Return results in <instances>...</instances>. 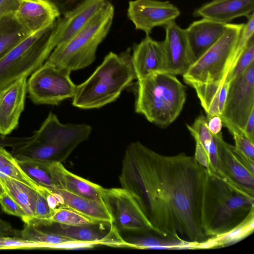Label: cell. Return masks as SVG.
<instances>
[{"mask_svg": "<svg viewBox=\"0 0 254 254\" xmlns=\"http://www.w3.org/2000/svg\"><path fill=\"white\" fill-rule=\"evenodd\" d=\"M205 173L194 156L164 155L136 141L126 148L119 181L134 197L153 232L195 249L210 238L200 221Z\"/></svg>", "mask_w": 254, "mask_h": 254, "instance_id": "6da1fadb", "label": "cell"}, {"mask_svg": "<svg viewBox=\"0 0 254 254\" xmlns=\"http://www.w3.org/2000/svg\"><path fill=\"white\" fill-rule=\"evenodd\" d=\"M200 221L208 237L229 232L254 215V195L225 178L205 169L202 185Z\"/></svg>", "mask_w": 254, "mask_h": 254, "instance_id": "7a4b0ae2", "label": "cell"}, {"mask_svg": "<svg viewBox=\"0 0 254 254\" xmlns=\"http://www.w3.org/2000/svg\"><path fill=\"white\" fill-rule=\"evenodd\" d=\"M92 131L87 124L62 123L50 112L39 128L25 142L12 148L11 154L17 160L62 163L88 139Z\"/></svg>", "mask_w": 254, "mask_h": 254, "instance_id": "3957f363", "label": "cell"}, {"mask_svg": "<svg viewBox=\"0 0 254 254\" xmlns=\"http://www.w3.org/2000/svg\"><path fill=\"white\" fill-rule=\"evenodd\" d=\"M131 54L130 48L119 55L109 53L93 73L76 85L72 105L82 109H99L116 100L136 79Z\"/></svg>", "mask_w": 254, "mask_h": 254, "instance_id": "277c9868", "label": "cell"}, {"mask_svg": "<svg viewBox=\"0 0 254 254\" xmlns=\"http://www.w3.org/2000/svg\"><path fill=\"white\" fill-rule=\"evenodd\" d=\"M134 110L149 122L164 128L180 115L187 99L186 88L176 76L156 72L137 80Z\"/></svg>", "mask_w": 254, "mask_h": 254, "instance_id": "5b68a950", "label": "cell"}, {"mask_svg": "<svg viewBox=\"0 0 254 254\" xmlns=\"http://www.w3.org/2000/svg\"><path fill=\"white\" fill-rule=\"evenodd\" d=\"M114 15L113 5L106 0L91 19L69 39L56 47L46 61L70 72L90 65L109 32Z\"/></svg>", "mask_w": 254, "mask_h": 254, "instance_id": "8992f818", "label": "cell"}, {"mask_svg": "<svg viewBox=\"0 0 254 254\" xmlns=\"http://www.w3.org/2000/svg\"><path fill=\"white\" fill-rule=\"evenodd\" d=\"M244 24L226 23L218 41L182 75L184 82L189 85L224 82L240 56L236 53V47Z\"/></svg>", "mask_w": 254, "mask_h": 254, "instance_id": "52a82bcc", "label": "cell"}, {"mask_svg": "<svg viewBox=\"0 0 254 254\" xmlns=\"http://www.w3.org/2000/svg\"><path fill=\"white\" fill-rule=\"evenodd\" d=\"M53 25L29 35L0 58V90L27 77L46 61L55 48L51 33Z\"/></svg>", "mask_w": 254, "mask_h": 254, "instance_id": "ba28073f", "label": "cell"}, {"mask_svg": "<svg viewBox=\"0 0 254 254\" xmlns=\"http://www.w3.org/2000/svg\"><path fill=\"white\" fill-rule=\"evenodd\" d=\"M70 73L46 61L27 80L29 98L35 104L50 105L72 98L76 85L71 79Z\"/></svg>", "mask_w": 254, "mask_h": 254, "instance_id": "9c48e42d", "label": "cell"}, {"mask_svg": "<svg viewBox=\"0 0 254 254\" xmlns=\"http://www.w3.org/2000/svg\"><path fill=\"white\" fill-rule=\"evenodd\" d=\"M104 201L118 231L136 234L153 232L137 202L126 190L106 189Z\"/></svg>", "mask_w": 254, "mask_h": 254, "instance_id": "30bf717a", "label": "cell"}, {"mask_svg": "<svg viewBox=\"0 0 254 254\" xmlns=\"http://www.w3.org/2000/svg\"><path fill=\"white\" fill-rule=\"evenodd\" d=\"M254 110V62L229 82L222 119L244 129Z\"/></svg>", "mask_w": 254, "mask_h": 254, "instance_id": "8fae6325", "label": "cell"}, {"mask_svg": "<svg viewBox=\"0 0 254 254\" xmlns=\"http://www.w3.org/2000/svg\"><path fill=\"white\" fill-rule=\"evenodd\" d=\"M178 8L168 1L133 0L128 3L127 15L136 30L149 35L155 27L165 26L180 15Z\"/></svg>", "mask_w": 254, "mask_h": 254, "instance_id": "7c38bea8", "label": "cell"}, {"mask_svg": "<svg viewBox=\"0 0 254 254\" xmlns=\"http://www.w3.org/2000/svg\"><path fill=\"white\" fill-rule=\"evenodd\" d=\"M32 223L45 231L74 241L98 242L100 245L113 247H126L127 246L113 224L110 230L105 232L103 228H101L103 224L100 227L98 226L101 223L79 226H69L48 221Z\"/></svg>", "mask_w": 254, "mask_h": 254, "instance_id": "4fadbf2b", "label": "cell"}, {"mask_svg": "<svg viewBox=\"0 0 254 254\" xmlns=\"http://www.w3.org/2000/svg\"><path fill=\"white\" fill-rule=\"evenodd\" d=\"M13 15L29 34H33L52 26L61 13L52 0H18Z\"/></svg>", "mask_w": 254, "mask_h": 254, "instance_id": "5bb4252c", "label": "cell"}, {"mask_svg": "<svg viewBox=\"0 0 254 254\" xmlns=\"http://www.w3.org/2000/svg\"><path fill=\"white\" fill-rule=\"evenodd\" d=\"M164 28L165 72L175 76L183 75L193 64L185 29L180 27L175 21Z\"/></svg>", "mask_w": 254, "mask_h": 254, "instance_id": "9a60e30c", "label": "cell"}, {"mask_svg": "<svg viewBox=\"0 0 254 254\" xmlns=\"http://www.w3.org/2000/svg\"><path fill=\"white\" fill-rule=\"evenodd\" d=\"M106 0H83L59 17L52 29L55 47L69 39L81 29L102 6Z\"/></svg>", "mask_w": 254, "mask_h": 254, "instance_id": "2e32d148", "label": "cell"}, {"mask_svg": "<svg viewBox=\"0 0 254 254\" xmlns=\"http://www.w3.org/2000/svg\"><path fill=\"white\" fill-rule=\"evenodd\" d=\"M215 135L218 163L217 174L242 190L254 195V174L241 162L233 150V145L224 140L222 132Z\"/></svg>", "mask_w": 254, "mask_h": 254, "instance_id": "e0dca14e", "label": "cell"}, {"mask_svg": "<svg viewBox=\"0 0 254 254\" xmlns=\"http://www.w3.org/2000/svg\"><path fill=\"white\" fill-rule=\"evenodd\" d=\"M27 77H22L0 90V135L7 136L18 127L24 109Z\"/></svg>", "mask_w": 254, "mask_h": 254, "instance_id": "ac0fdd59", "label": "cell"}, {"mask_svg": "<svg viewBox=\"0 0 254 254\" xmlns=\"http://www.w3.org/2000/svg\"><path fill=\"white\" fill-rule=\"evenodd\" d=\"M131 60L137 80L154 73L165 72L163 41H156L146 35L139 43L134 45Z\"/></svg>", "mask_w": 254, "mask_h": 254, "instance_id": "d6986e66", "label": "cell"}, {"mask_svg": "<svg viewBox=\"0 0 254 254\" xmlns=\"http://www.w3.org/2000/svg\"><path fill=\"white\" fill-rule=\"evenodd\" d=\"M49 170L58 188L105 204L106 189L67 170L62 163L49 164Z\"/></svg>", "mask_w": 254, "mask_h": 254, "instance_id": "ffe728a7", "label": "cell"}, {"mask_svg": "<svg viewBox=\"0 0 254 254\" xmlns=\"http://www.w3.org/2000/svg\"><path fill=\"white\" fill-rule=\"evenodd\" d=\"M226 24L202 18L185 29L193 63L218 41L225 31Z\"/></svg>", "mask_w": 254, "mask_h": 254, "instance_id": "44dd1931", "label": "cell"}, {"mask_svg": "<svg viewBox=\"0 0 254 254\" xmlns=\"http://www.w3.org/2000/svg\"><path fill=\"white\" fill-rule=\"evenodd\" d=\"M254 0H212L193 12L194 17H201L222 23L247 16L253 12Z\"/></svg>", "mask_w": 254, "mask_h": 254, "instance_id": "7402d4cb", "label": "cell"}, {"mask_svg": "<svg viewBox=\"0 0 254 254\" xmlns=\"http://www.w3.org/2000/svg\"><path fill=\"white\" fill-rule=\"evenodd\" d=\"M229 82L193 83L195 90L207 116H221L228 93Z\"/></svg>", "mask_w": 254, "mask_h": 254, "instance_id": "603a6c76", "label": "cell"}, {"mask_svg": "<svg viewBox=\"0 0 254 254\" xmlns=\"http://www.w3.org/2000/svg\"><path fill=\"white\" fill-rule=\"evenodd\" d=\"M62 196L65 208L70 209L99 223L113 224V218L106 204L100 203L66 190L57 189Z\"/></svg>", "mask_w": 254, "mask_h": 254, "instance_id": "cb8c5ba5", "label": "cell"}, {"mask_svg": "<svg viewBox=\"0 0 254 254\" xmlns=\"http://www.w3.org/2000/svg\"><path fill=\"white\" fill-rule=\"evenodd\" d=\"M0 184L4 192L22 208L26 218L34 216L38 193L36 190L8 176L1 178Z\"/></svg>", "mask_w": 254, "mask_h": 254, "instance_id": "d4e9b609", "label": "cell"}, {"mask_svg": "<svg viewBox=\"0 0 254 254\" xmlns=\"http://www.w3.org/2000/svg\"><path fill=\"white\" fill-rule=\"evenodd\" d=\"M138 233L123 239L129 244L130 248L140 249L189 250L192 246L185 242L161 236L154 232Z\"/></svg>", "mask_w": 254, "mask_h": 254, "instance_id": "484cf974", "label": "cell"}, {"mask_svg": "<svg viewBox=\"0 0 254 254\" xmlns=\"http://www.w3.org/2000/svg\"><path fill=\"white\" fill-rule=\"evenodd\" d=\"M187 127L195 141L199 142L206 150L210 161V170L216 172L218 165L216 140L215 135L207 127L206 117L200 115L192 125H187Z\"/></svg>", "mask_w": 254, "mask_h": 254, "instance_id": "4316f807", "label": "cell"}, {"mask_svg": "<svg viewBox=\"0 0 254 254\" xmlns=\"http://www.w3.org/2000/svg\"><path fill=\"white\" fill-rule=\"evenodd\" d=\"M8 176L33 188L37 192L43 188L39 186L22 170L17 160L4 147L0 146V179ZM4 192L0 184V196Z\"/></svg>", "mask_w": 254, "mask_h": 254, "instance_id": "83f0119b", "label": "cell"}, {"mask_svg": "<svg viewBox=\"0 0 254 254\" xmlns=\"http://www.w3.org/2000/svg\"><path fill=\"white\" fill-rule=\"evenodd\" d=\"M254 229V215H253L234 229L221 236L208 239L198 245L195 249L219 248L233 244L251 235Z\"/></svg>", "mask_w": 254, "mask_h": 254, "instance_id": "f1b7e54d", "label": "cell"}, {"mask_svg": "<svg viewBox=\"0 0 254 254\" xmlns=\"http://www.w3.org/2000/svg\"><path fill=\"white\" fill-rule=\"evenodd\" d=\"M29 34L16 20L13 14L0 21V58Z\"/></svg>", "mask_w": 254, "mask_h": 254, "instance_id": "f546056e", "label": "cell"}, {"mask_svg": "<svg viewBox=\"0 0 254 254\" xmlns=\"http://www.w3.org/2000/svg\"><path fill=\"white\" fill-rule=\"evenodd\" d=\"M22 170L39 186L51 190L58 189L49 170V164L37 161L17 160Z\"/></svg>", "mask_w": 254, "mask_h": 254, "instance_id": "4dcf8cb0", "label": "cell"}, {"mask_svg": "<svg viewBox=\"0 0 254 254\" xmlns=\"http://www.w3.org/2000/svg\"><path fill=\"white\" fill-rule=\"evenodd\" d=\"M20 237L23 239L49 245L74 241L64 236L45 231L30 222L24 223Z\"/></svg>", "mask_w": 254, "mask_h": 254, "instance_id": "1f68e13d", "label": "cell"}, {"mask_svg": "<svg viewBox=\"0 0 254 254\" xmlns=\"http://www.w3.org/2000/svg\"><path fill=\"white\" fill-rule=\"evenodd\" d=\"M48 221L69 226L86 225L99 223L74 210L65 208L55 210Z\"/></svg>", "mask_w": 254, "mask_h": 254, "instance_id": "d6a6232c", "label": "cell"}, {"mask_svg": "<svg viewBox=\"0 0 254 254\" xmlns=\"http://www.w3.org/2000/svg\"><path fill=\"white\" fill-rule=\"evenodd\" d=\"M222 120L223 126L228 128L233 136L234 146L254 159V142L248 137L243 129L226 120Z\"/></svg>", "mask_w": 254, "mask_h": 254, "instance_id": "836d02e7", "label": "cell"}, {"mask_svg": "<svg viewBox=\"0 0 254 254\" xmlns=\"http://www.w3.org/2000/svg\"><path fill=\"white\" fill-rule=\"evenodd\" d=\"M253 62H254V36H252L248 41L240 54L234 67L225 81L229 82L245 71Z\"/></svg>", "mask_w": 254, "mask_h": 254, "instance_id": "e575fe53", "label": "cell"}, {"mask_svg": "<svg viewBox=\"0 0 254 254\" xmlns=\"http://www.w3.org/2000/svg\"><path fill=\"white\" fill-rule=\"evenodd\" d=\"M49 245L26 240L16 237H0V250L48 249Z\"/></svg>", "mask_w": 254, "mask_h": 254, "instance_id": "d590c367", "label": "cell"}, {"mask_svg": "<svg viewBox=\"0 0 254 254\" xmlns=\"http://www.w3.org/2000/svg\"><path fill=\"white\" fill-rule=\"evenodd\" d=\"M0 205L8 214L20 217L22 220L27 217L22 208L5 192L0 196Z\"/></svg>", "mask_w": 254, "mask_h": 254, "instance_id": "8d00e7d4", "label": "cell"}, {"mask_svg": "<svg viewBox=\"0 0 254 254\" xmlns=\"http://www.w3.org/2000/svg\"><path fill=\"white\" fill-rule=\"evenodd\" d=\"M54 211L49 207L45 197L38 192L34 216L32 217L49 221Z\"/></svg>", "mask_w": 254, "mask_h": 254, "instance_id": "74e56055", "label": "cell"}, {"mask_svg": "<svg viewBox=\"0 0 254 254\" xmlns=\"http://www.w3.org/2000/svg\"><path fill=\"white\" fill-rule=\"evenodd\" d=\"M194 157L196 161L206 170H210L211 167L208 155L204 147L198 141H195Z\"/></svg>", "mask_w": 254, "mask_h": 254, "instance_id": "f35d334b", "label": "cell"}, {"mask_svg": "<svg viewBox=\"0 0 254 254\" xmlns=\"http://www.w3.org/2000/svg\"><path fill=\"white\" fill-rule=\"evenodd\" d=\"M18 0H0V21L4 17L13 14Z\"/></svg>", "mask_w": 254, "mask_h": 254, "instance_id": "ab89813d", "label": "cell"}, {"mask_svg": "<svg viewBox=\"0 0 254 254\" xmlns=\"http://www.w3.org/2000/svg\"><path fill=\"white\" fill-rule=\"evenodd\" d=\"M206 119L207 127L212 134L217 135L221 132L223 125L221 116H207Z\"/></svg>", "mask_w": 254, "mask_h": 254, "instance_id": "60d3db41", "label": "cell"}, {"mask_svg": "<svg viewBox=\"0 0 254 254\" xmlns=\"http://www.w3.org/2000/svg\"><path fill=\"white\" fill-rule=\"evenodd\" d=\"M20 232L15 229L8 222L0 218V237H17Z\"/></svg>", "mask_w": 254, "mask_h": 254, "instance_id": "b9f144b4", "label": "cell"}, {"mask_svg": "<svg viewBox=\"0 0 254 254\" xmlns=\"http://www.w3.org/2000/svg\"><path fill=\"white\" fill-rule=\"evenodd\" d=\"M233 150L241 162L254 174V159L249 157L234 146H233Z\"/></svg>", "mask_w": 254, "mask_h": 254, "instance_id": "7bdbcfd3", "label": "cell"}, {"mask_svg": "<svg viewBox=\"0 0 254 254\" xmlns=\"http://www.w3.org/2000/svg\"><path fill=\"white\" fill-rule=\"evenodd\" d=\"M58 7L60 13L71 9L83 0H52Z\"/></svg>", "mask_w": 254, "mask_h": 254, "instance_id": "ee69618b", "label": "cell"}, {"mask_svg": "<svg viewBox=\"0 0 254 254\" xmlns=\"http://www.w3.org/2000/svg\"><path fill=\"white\" fill-rule=\"evenodd\" d=\"M243 130L248 137L254 142V110L250 113Z\"/></svg>", "mask_w": 254, "mask_h": 254, "instance_id": "f6af8a7d", "label": "cell"}, {"mask_svg": "<svg viewBox=\"0 0 254 254\" xmlns=\"http://www.w3.org/2000/svg\"><path fill=\"white\" fill-rule=\"evenodd\" d=\"M18 138L16 137H9L0 135V146L3 147H13L17 142Z\"/></svg>", "mask_w": 254, "mask_h": 254, "instance_id": "bcb514c9", "label": "cell"}]
</instances>
